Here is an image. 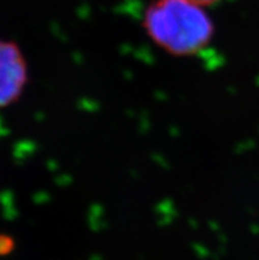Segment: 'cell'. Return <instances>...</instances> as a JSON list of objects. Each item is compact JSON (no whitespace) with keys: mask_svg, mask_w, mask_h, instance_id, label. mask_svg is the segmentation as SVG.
<instances>
[{"mask_svg":"<svg viewBox=\"0 0 259 260\" xmlns=\"http://www.w3.org/2000/svg\"><path fill=\"white\" fill-rule=\"evenodd\" d=\"M143 25L155 44L175 56H194L214 36L209 15L189 0H151Z\"/></svg>","mask_w":259,"mask_h":260,"instance_id":"obj_1","label":"cell"},{"mask_svg":"<svg viewBox=\"0 0 259 260\" xmlns=\"http://www.w3.org/2000/svg\"><path fill=\"white\" fill-rule=\"evenodd\" d=\"M189 2H193V3L198 4V6H210V4L220 2V0H189Z\"/></svg>","mask_w":259,"mask_h":260,"instance_id":"obj_3","label":"cell"},{"mask_svg":"<svg viewBox=\"0 0 259 260\" xmlns=\"http://www.w3.org/2000/svg\"><path fill=\"white\" fill-rule=\"evenodd\" d=\"M26 82V66L20 49L13 43L0 40V107L19 98Z\"/></svg>","mask_w":259,"mask_h":260,"instance_id":"obj_2","label":"cell"}]
</instances>
